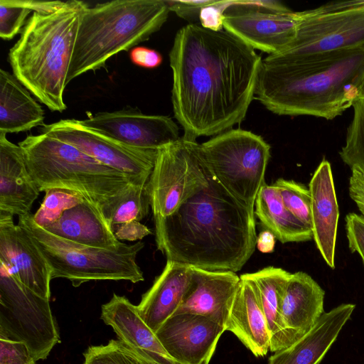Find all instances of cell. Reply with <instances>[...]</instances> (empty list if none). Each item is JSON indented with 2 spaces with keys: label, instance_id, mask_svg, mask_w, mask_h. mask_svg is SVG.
I'll return each mask as SVG.
<instances>
[{
  "label": "cell",
  "instance_id": "1",
  "mask_svg": "<svg viewBox=\"0 0 364 364\" xmlns=\"http://www.w3.org/2000/svg\"><path fill=\"white\" fill-rule=\"evenodd\" d=\"M169 61L173 110L185 136L218 135L245 119L262 63L255 49L225 29L191 23L176 33Z\"/></svg>",
  "mask_w": 364,
  "mask_h": 364
},
{
  "label": "cell",
  "instance_id": "2",
  "mask_svg": "<svg viewBox=\"0 0 364 364\" xmlns=\"http://www.w3.org/2000/svg\"><path fill=\"white\" fill-rule=\"evenodd\" d=\"M208 186L176 212L154 217L157 249L167 260L208 271L236 272L256 247L255 212L208 173Z\"/></svg>",
  "mask_w": 364,
  "mask_h": 364
},
{
  "label": "cell",
  "instance_id": "3",
  "mask_svg": "<svg viewBox=\"0 0 364 364\" xmlns=\"http://www.w3.org/2000/svg\"><path fill=\"white\" fill-rule=\"evenodd\" d=\"M364 77V47L262 60L255 95L278 115L332 119L353 106Z\"/></svg>",
  "mask_w": 364,
  "mask_h": 364
},
{
  "label": "cell",
  "instance_id": "4",
  "mask_svg": "<svg viewBox=\"0 0 364 364\" xmlns=\"http://www.w3.org/2000/svg\"><path fill=\"white\" fill-rule=\"evenodd\" d=\"M85 6L84 2L73 0L52 14L33 13L9 50L14 76L52 111L66 109L63 93Z\"/></svg>",
  "mask_w": 364,
  "mask_h": 364
},
{
  "label": "cell",
  "instance_id": "5",
  "mask_svg": "<svg viewBox=\"0 0 364 364\" xmlns=\"http://www.w3.org/2000/svg\"><path fill=\"white\" fill-rule=\"evenodd\" d=\"M170 10L166 0H117L83 9L67 85L158 31Z\"/></svg>",
  "mask_w": 364,
  "mask_h": 364
},
{
  "label": "cell",
  "instance_id": "6",
  "mask_svg": "<svg viewBox=\"0 0 364 364\" xmlns=\"http://www.w3.org/2000/svg\"><path fill=\"white\" fill-rule=\"evenodd\" d=\"M18 145L40 191L61 188L75 192L97 208L107 221L134 183L122 172L46 134L29 135Z\"/></svg>",
  "mask_w": 364,
  "mask_h": 364
},
{
  "label": "cell",
  "instance_id": "7",
  "mask_svg": "<svg viewBox=\"0 0 364 364\" xmlns=\"http://www.w3.org/2000/svg\"><path fill=\"white\" fill-rule=\"evenodd\" d=\"M18 225L29 235L46 259L52 279L65 278L73 287L95 280L144 281L136 262L142 242L99 248L76 244L58 237L38 226L31 213L18 217Z\"/></svg>",
  "mask_w": 364,
  "mask_h": 364
},
{
  "label": "cell",
  "instance_id": "8",
  "mask_svg": "<svg viewBox=\"0 0 364 364\" xmlns=\"http://www.w3.org/2000/svg\"><path fill=\"white\" fill-rule=\"evenodd\" d=\"M199 153L210 176L255 212L271 156L264 139L250 131L231 129L200 144Z\"/></svg>",
  "mask_w": 364,
  "mask_h": 364
},
{
  "label": "cell",
  "instance_id": "9",
  "mask_svg": "<svg viewBox=\"0 0 364 364\" xmlns=\"http://www.w3.org/2000/svg\"><path fill=\"white\" fill-rule=\"evenodd\" d=\"M0 339L24 343L36 360H45L60 341L49 299L23 285L0 264Z\"/></svg>",
  "mask_w": 364,
  "mask_h": 364
},
{
  "label": "cell",
  "instance_id": "10",
  "mask_svg": "<svg viewBox=\"0 0 364 364\" xmlns=\"http://www.w3.org/2000/svg\"><path fill=\"white\" fill-rule=\"evenodd\" d=\"M196 139L183 135L158 150L147 183L154 217H167L208 185Z\"/></svg>",
  "mask_w": 364,
  "mask_h": 364
},
{
  "label": "cell",
  "instance_id": "11",
  "mask_svg": "<svg viewBox=\"0 0 364 364\" xmlns=\"http://www.w3.org/2000/svg\"><path fill=\"white\" fill-rule=\"evenodd\" d=\"M294 41L281 56L364 47V0L333 1L297 11Z\"/></svg>",
  "mask_w": 364,
  "mask_h": 364
},
{
  "label": "cell",
  "instance_id": "12",
  "mask_svg": "<svg viewBox=\"0 0 364 364\" xmlns=\"http://www.w3.org/2000/svg\"><path fill=\"white\" fill-rule=\"evenodd\" d=\"M41 133L68 143L98 161L122 172L134 184H147L158 151L123 144L82 125L76 119L43 124Z\"/></svg>",
  "mask_w": 364,
  "mask_h": 364
},
{
  "label": "cell",
  "instance_id": "13",
  "mask_svg": "<svg viewBox=\"0 0 364 364\" xmlns=\"http://www.w3.org/2000/svg\"><path fill=\"white\" fill-rule=\"evenodd\" d=\"M297 23V11L268 12L250 6L247 1H230L223 28L253 49L275 55L294 41Z\"/></svg>",
  "mask_w": 364,
  "mask_h": 364
},
{
  "label": "cell",
  "instance_id": "14",
  "mask_svg": "<svg viewBox=\"0 0 364 364\" xmlns=\"http://www.w3.org/2000/svg\"><path fill=\"white\" fill-rule=\"evenodd\" d=\"M78 122L123 144L140 149L158 151L181 138L179 128L171 117L145 114L132 109L97 113Z\"/></svg>",
  "mask_w": 364,
  "mask_h": 364
},
{
  "label": "cell",
  "instance_id": "15",
  "mask_svg": "<svg viewBox=\"0 0 364 364\" xmlns=\"http://www.w3.org/2000/svg\"><path fill=\"white\" fill-rule=\"evenodd\" d=\"M225 331L224 326L205 316L184 313L168 318L155 334L179 364H209Z\"/></svg>",
  "mask_w": 364,
  "mask_h": 364
},
{
  "label": "cell",
  "instance_id": "16",
  "mask_svg": "<svg viewBox=\"0 0 364 364\" xmlns=\"http://www.w3.org/2000/svg\"><path fill=\"white\" fill-rule=\"evenodd\" d=\"M0 263L23 285L44 299H50V267L36 245L13 215L0 211Z\"/></svg>",
  "mask_w": 364,
  "mask_h": 364
},
{
  "label": "cell",
  "instance_id": "17",
  "mask_svg": "<svg viewBox=\"0 0 364 364\" xmlns=\"http://www.w3.org/2000/svg\"><path fill=\"white\" fill-rule=\"evenodd\" d=\"M240 280L234 272L192 267L190 287L175 314L203 316L225 328Z\"/></svg>",
  "mask_w": 364,
  "mask_h": 364
},
{
  "label": "cell",
  "instance_id": "18",
  "mask_svg": "<svg viewBox=\"0 0 364 364\" xmlns=\"http://www.w3.org/2000/svg\"><path fill=\"white\" fill-rule=\"evenodd\" d=\"M101 318L118 339L155 364H179L165 350L155 333L140 317L136 306L124 296L114 294L101 308Z\"/></svg>",
  "mask_w": 364,
  "mask_h": 364
},
{
  "label": "cell",
  "instance_id": "19",
  "mask_svg": "<svg viewBox=\"0 0 364 364\" xmlns=\"http://www.w3.org/2000/svg\"><path fill=\"white\" fill-rule=\"evenodd\" d=\"M313 238L323 259L335 268V249L339 218L330 163L323 160L309 182Z\"/></svg>",
  "mask_w": 364,
  "mask_h": 364
},
{
  "label": "cell",
  "instance_id": "20",
  "mask_svg": "<svg viewBox=\"0 0 364 364\" xmlns=\"http://www.w3.org/2000/svg\"><path fill=\"white\" fill-rule=\"evenodd\" d=\"M39 193L21 148L0 133V211L27 215Z\"/></svg>",
  "mask_w": 364,
  "mask_h": 364
},
{
  "label": "cell",
  "instance_id": "21",
  "mask_svg": "<svg viewBox=\"0 0 364 364\" xmlns=\"http://www.w3.org/2000/svg\"><path fill=\"white\" fill-rule=\"evenodd\" d=\"M192 267L167 260L162 272L136 306L144 323L154 332L181 304L190 287Z\"/></svg>",
  "mask_w": 364,
  "mask_h": 364
},
{
  "label": "cell",
  "instance_id": "22",
  "mask_svg": "<svg viewBox=\"0 0 364 364\" xmlns=\"http://www.w3.org/2000/svg\"><path fill=\"white\" fill-rule=\"evenodd\" d=\"M355 307L353 304H343L324 312L304 336L270 356L268 364H318L337 339Z\"/></svg>",
  "mask_w": 364,
  "mask_h": 364
},
{
  "label": "cell",
  "instance_id": "23",
  "mask_svg": "<svg viewBox=\"0 0 364 364\" xmlns=\"http://www.w3.org/2000/svg\"><path fill=\"white\" fill-rule=\"evenodd\" d=\"M325 291L308 274H291L282 304L284 324L294 342L309 332L323 314Z\"/></svg>",
  "mask_w": 364,
  "mask_h": 364
},
{
  "label": "cell",
  "instance_id": "24",
  "mask_svg": "<svg viewBox=\"0 0 364 364\" xmlns=\"http://www.w3.org/2000/svg\"><path fill=\"white\" fill-rule=\"evenodd\" d=\"M240 278L226 331L235 334L256 357H263L270 350L267 323L252 285Z\"/></svg>",
  "mask_w": 364,
  "mask_h": 364
},
{
  "label": "cell",
  "instance_id": "25",
  "mask_svg": "<svg viewBox=\"0 0 364 364\" xmlns=\"http://www.w3.org/2000/svg\"><path fill=\"white\" fill-rule=\"evenodd\" d=\"M291 274L279 267H267L240 277L253 287L264 314L270 335V351L277 352L294 342L282 316V304Z\"/></svg>",
  "mask_w": 364,
  "mask_h": 364
},
{
  "label": "cell",
  "instance_id": "26",
  "mask_svg": "<svg viewBox=\"0 0 364 364\" xmlns=\"http://www.w3.org/2000/svg\"><path fill=\"white\" fill-rule=\"evenodd\" d=\"M43 229L60 238L85 246L112 248L122 243L102 213L85 200Z\"/></svg>",
  "mask_w": 364,
  "mask_h": 364
},
{
  "label": "cell",
  "instance_id": "27",
  "mask_svg": "<svg viewBox=\"0 0 364 364\" xmlns=\"http://www.w3.org/2000/svg\"><path fill=\"white\" fill-rule=\"evenodd\" d=\"M44 111L14 74L0 70V133L26 132L43 126Z\"/></svg>",
  "mask_w": 364,
  "mask_h": 364
},
{
  "label": "cell",
  "instance_id": "28",
  "mask_svg": "<svg viewBox=\"0 0 364 364\" xmlns=\"http://www.w3.org/2000/svg\"><path fill=\"white\" fill-rule=\"evenodd\" d=\"M255 215L282 243L304 242L313 238L311 228L285 207L273 184L265 183L260 188L255 203Z\"/></svg>",
  "mask_w": 364,
  "mask_h": 364
},
{
  "label": "cell",
  "instance_id": "29",
  "mask_svg": "<svg viewBox=\"0 0 364 364\" xmlns=\"http://www.w3.org/2000/svg\"><path fill=\"white\" fill-rule=\"evenodd\" d=\"M353 117L339 154L351 170L364 175V98L358 97L353 102Z\"/></svg>",
  "mask_w": 364,
  "mask_h": 364
},
{
  "label": "cell",
  "instance_id": "30",
  "mask_svg": "<svg viewBox=\"0 0 364 364\" xmlns=\"http://www.w3.org/2000/svg\"><path fill=\"white\" fill-rule=\"evenodd\" d=\"M151 208L147 184L132 183L112 210L107 222L109 225L132 220L140 221Z\"/></svg>",
  "mask_w": 364,
  "mask_h": 364
},
{
  "label": "cell",
  "instance_id": "31",
  "mask_svg": "<svg viewBox=\"0 0 364 364\" xmlns=\"http://www.w3.org/2000/svg\"><path fill=\"white\" fill-rule=\"evenodd\" d=\"M45 192L39 208L33 215L34 222L42 228L55 223L65 210L84 200L80 194L65 189L50 188Z\"/></svg>",
  "mask_w": 364,
  "mask_h": 364
},
{
  "label": "cell",
  "instance_id": "32",
  "mask_svg": "<svg viewBox=\"0 0 364 364\" xmlns=\"http://www.w3.org/2000/svg\"><path fill=\"white\" fill-rule=\"evenodd\" d=\"M82 364H155L143 358L120 340L92 346L83 353Z\"/></svg>",
  "mask_w": 364,
  "mask_h": 364
},
{
  "label": "cell",
  "instance_id": "33",
  "mask_svg": "<svg viewBox=\"0 0 364 364\" xmlns=\"http://www.w3.org/2000/svg\"><path fill=\"white\" fill-rule=\"evenodd\" d=\"M273 185L278 190L285 207L296 218L311 228L309 189L293 180L284 178H278Z\"/></svg>",
  "mask_w": 364,
  "mask_h": 364
},
{
  "label": "cell",
  "instance_id": "34",
  "mask_svg": "<svg viewBox=\"0 0 364 364\" xmlns=\"http://www.w3.org/2000/svg\"><path fill=\"white\" fill-rule=\"evenodd\" d=\"M31 11L24 4L23 0H1V38L4 40H10L18 33H21L26 19Z\"/></svg>",
  "mask_w": 364,
  "mask_h": 364
},
{
  "label": "cell",
  "instance_id": "35",
  "mask_svg": "<svg viewBox=\"0 0 364 364\" xmlns=\"http://www.w3.org/2000/svg\"><path fill=\"white\" fill-rule=\"evenodd\" d=\"M27 346L21 342L0 339V364H35Z\"/></svg>",
  "mask_w": 364,
  "mask_h": 364
},
{
  "label": "cell",
  "instance_id": "36",
  "mask_svg": "<svg viewBox=\"0 0 364 364\" xmlns=\"http://www.w3.org/2000/svg\"><path fill=\"white\" fill-rule=\"evenodd\" d=\"M346 229L349 249L358 253L364 264V218L354 213L348 214Z\"/></svg>",
  "mask_w": 364,
  "mask_h": 364
},
{
  "label": "cell",
  "instance_id": "37",
  "mask_svg": "<svg viewBox=\"0 0 364 364\" xmlns=\"http://www.w3.org/2000/svg\"><path fill=\"white\" fill-rule=\"evenodd\" d=\"M229 4L230 1H216L215 3L203 8L199 15L200 26L213 31L224 29L225 11Z\"/></svg>",
  "mask_w": 364,
  "mask_h": 364
},
{
  "label": "cell",
  "instance_id": "38",
  "mask_svg": "<svg viewBox=\"0 0 364 364\" xmlns=\"http://www.w3.org/2000/svg\"><path fill=\"white\" fill-rule=\"evenodd\" d=\"M170 11L188 21H199L200 12L205 6L215 3V0L181 1L166 0Z\"/></svg>",
  "mask_w": 364,
  "mask_h": 364
},
{
  "label": "cell",
  "instance_id": "39",
  "mask_svg": "<svg viewBox=\"0 0 364 364\" xmlns=\"http://www.w3.org/2000/svg\"><path fill=\"white\" fill-rule=\"evenodd\" d=\"M111 228L119 240L136 241L152 234L148 227L136 220L113 225Z\"/></svg>",
  "mask_w": 364,
  "mask_h": 364
},
{
  "label": "cell",
  "instance_id": "40",
  "mask_svg": "<svg viewBox=\"0 0 364 364\" xmlns=\"http://www.w3.org/2000/svg\"><path fill=\"white\" fill-rule=\"evenodd\" d=\"M129 55L134 65L145 68H157L163 61V57L160 53L154 49L143 46L133 48Z\"/></svg>",
  "mask_w": 364,
  "mask_h": 364
},
{
  "label": "cell",
  "instance_id": "41",
  "mask_svg": "<svg viewBox=\"0 0 364 364\" xmlns=\"http://www.w3.org/2000/svg\"><path fill=\"white\" fill-rule=\"evenodd\" d=\"M351 171L348 187L349 195L364 218V175L356 170Z\"/></svg>",
  "mask_w": 364,
  "mask_h": 364
},
{
  "label": "cell",
  "instance_id": "42",
  "mask_svg": "<svg viewBox=\"0 0 364 364\" xmlns=\"http://www.w3.org/2000/svg\"><path fill=\"white\" fill-rule=\"evenodd\" d=\"M24 4L33 11V13L40 14H49L54 13L64 7H65L68 1H32V0H23Z\"/></svg>",
  "mask_w": 364,
  "mask_h": 364
},
{
  "label": "cell",
  "instance_id": "43",
  "mask_svg": "<svg viewBox=\"0 0 364 364\" xmlns=\"http://www.w3.org/2000/svg\"><path fill=\"white\" fill-rule=\"evenodd\" d=\"M275 238L270 231L263 230L257 237L256 247L262 253H271L274 249Z\"/></svg>",
  "mask_w": 364,
  "mask_h": 364
},
{
  "label": "cell",
  "instance_id": "44",
  "mask_svg": "<svg viewBox=\"0 0 364 364\" xmlns=\"http://www.w3.org/2000/svg\"><path fill=\"white\" fill-rule=\"evenodd\" d=\"M358 97L364 98V77L359 87Z\"/></svg>",
  "mask_w": 364,
  "mask_h": 364
}]
</instances>
